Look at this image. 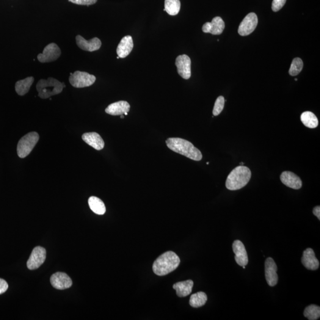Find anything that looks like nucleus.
I'll return each instance as SVG.
<instances>
[{
	"instance_id": "29",
	"label": "nucleus",
	"mask_w": 320,
	"mask_h": 320,
	"mask_svg": "<svg viewBox=\"0 0 320 320\" xmlns=\"http://www.w3.org/2000/svg\"><path fill=\"white\" fill-rule=\"evenodd\" d=\"M225 99L223 96H220L215 101L213 109V115L215 117L219 115L222 112L224 107Z\"/></svg>"
},
{
	"instance_id": "26",
	"label": "nucleus",
	"mask_w": 320,
	"mask_h": 320,
	"mask_svg": "<svg viewBox=\"0 0 320 320\" xmlns=\"http://www.w3.org/2000/svg\"><path fill=\"white\" fill-rule=\"evenodd\" d=\"M181 4L180 0H165L164 9L170 16H176L180 12Z\"/></svg>"
},
{
	"instance_id": "1",
	"label": "nucleus",
	"mask_w": 320,
	"mask_h": 320,
	"mask_svg": "<svg viewBox=\"0 0 320 320\" xmlns=\"http://www.w3.org/2000/svg\"><path fill=\"white\" fill-rule=\"evenodd\" d=\"M165 142L171 150L187 158L197 161H200L202 159L200 151L188 140L179 138H170Z\"/></svg>"
},
{
	"instance_id": "19",
	"label": "nucleus",
	"mask_w": 320,
	"mask_h": 320,
	"mask_svg": "<svg viewBox=\"0 0 320 320\" xmlns=\"http://www.w3.org/2000/svg\"><path fill=\"white\" fill-rule=\"evenodd\" d=\"M82 139L95 150L100 151L104 147V142L100 135L96 132H89L82 135Z\"/></svg>"
},
{
	"instance_id": "28",
	"label": "nucleus",
	"mask_w": 320,
	"mask_h": 320,
	"mask_svg": "<svg viewBox=\"0 0 320 320\" xmlns=\"http://www.w3.org/2000/svg\"><path fill=\"white\" fill-rule=\"evenodd\" d=\"M303 68V62L301 59L296 58L292 60L289 73L291 76L299 75Z\"/></svg>"
},
{
	"instance_id": "16",
	"label": "nucleus",
	"mask_w": 320,
	"mask_h": 320,
	"mask_svg": "<svg viewBox=\"0 0 320 320\" xmlns=\"http://www.w3.org/2000/svg\"><path fill=\"white\" fill-rule=\"evenodd\" d=\"M280 180L285 186L295 190L301 188L302 186V180L295 173L288 172H283L280 175Z\"/></svg>"
},
{
	"instance_id": "35",
	"label": "nucleus",
	"mask_w": 320,
	"mask_h": 320,
	"mask_svg": "<svg viewBox=\"0 0 320 320\" xmlns=\"http://www.w3.org/2000/svg\"><path fill=\"white\" fill-rule=\"evenodd\" d=\"M120 116H121V117H120V118H121V119H123V118H124V116H123V115H120Z\"/></svg>"
},
{
	"instance_id": "23",
	"label": "nucleus",
	"mask_w": 320,
	"mask_h": 320,
	"mask_svg": "<svg viewBox=\"0 0 320 320\" xmlns=\"http://www.w3.org/2000/svg\"><path fill=\"white\" fill-rule=\"evenodd\" d=\"M300 120L306 127L313 129L319 125V120L315 114L311 112H305L300 115Z\"/></svg>"
},
{
	"instance_id": "17",
	"label": "nucleus",
	"mask_w": 320,
	"mask_h": 320,
	"mask_svg": "<svg viewBox=\"0 0 320 320\" xmlns=\"http://www.w3.org/2000/svg\"><path fill=\"white\" fill-rule=\"evenodd\" d=\"M302 263L308 270H316L319 269L320 263L316 257L315 253L311 248H308L303 252Z\"/></svg>"
},
{
	"instance_id": "24",
	"label": "nucleus",
	"mask_w": 320,
	"mask_h": 320,
	"mask_svg": "<svg viewBox=\"0 0 320 320\" xmlns=\"http://www.w3.org/2000/svg\"><path fill=\"white\" fill-rule=\"evenodd\" d=\"M89 205L91 210L98 215H103L106 212V206L100 199L92 197L89 199Z\"/></svg>"
},
{
	"instance_id": "18",
	"label": "nucleus",
	"mask_w": 320,
	"mask_h": 320,
	"mask_svg": "<svg viewBox=\"0 0 320 320\" xmlns=\"http://www.w3.org/2000/svg\"><path fill=\"white\" fill-rule=\"evenodd\" d=\"M133 48L134 42L132 37L129 35L125 36L122 39L118 46L117 49L118 56L120 59H125L130 54Z\"/></svg>"
},
{
	"instance_id": "31",
	"label": "nucleus",
	"mask_w": 320,
	"mask_h": 320,
	"mask_svg": "<svg viewBox=\"0 0 320 320\" xmlns=\"http://www.w3.org/2000/svg\"><path fill=\"white\" fill-rule=\"evenodd\" d=\"M74 4L82 5H90L95 4L98 0H68Z\"/></svg>"
},
{
	"instance_id": "6",
	"label": "nucleus",
	"mask_w": 320,
	"mask_h": 320,
	"mask_svg": "<svg viewBox=\"0 0 320 320\" xmlns=\"http://www.w3.org/2000/svg\"><path fill=\"white\" fill-rule=\"evenodd\" d=\"M96 80V77L86 73L77 71L71 73L69 81L72 86L76 88H84L91 86L95 83Z\"/></svg>"
},
{
	"instance_id": "7",
	"label": "nucleus",
	"mask_w": 320,
	"mask_h": 320,
	"mask_svg": "<svg viewBox=\"0 0 320 320\" xmlns=\"http://www.w3.org/2000/svg\"><path fill=\"white\" fill-rule=\"evenodd\" d=\"M61 51L56 43H51L47 45L43 49L42 54L38 55L39 61L42 63L55 61L59 59Z\"/></svg>"
},
{
	"instance_id": "25",
	"label": "nucleus",
	"mask_w": 320,
	"mask_h": 320,
	"mask_svg": "<svg viewBox=\"0 0 320 320\" xmlns=\"http://www.w3.org/2000/svg\"><path fill=\"white\" fill-rule=\"evenodd\" d=\"M208 297L205 293L203 292H199L192 295L190 297L189 303L191 307L194 308H199L202 307L205 304Z\"/></svg>"
},
{
	"instance_id": "15",
	"label": "nucleus",
	"mask_w": 320,
	"mask_h": 320,
	"mask_svg": "<svg viewBox=\"0 0 320 320\" xmlns=\"http://www.w3.org/2000/svg\"><path fill=\"white\" fill-rule=\"evenodd\" d=\"M224 29V21L219 16L212 19L211 22H207L202 26V31L204 33H209L214 35L221 34Z\"/></svg>"
},
{
	"instance_id": "13",
	"label": "nucleus",
	"mask_w": 320,
	"mask_h": 320,
	"mask_svg": "<svg viewBox=\"0 0 320 320\" xmlns=\"http://www.w3.org/2000/svg\"><path fill=\"white\" fill-rule=\"evenodd\" d=\"M76 40L77 46L85 51H98L101 46V40L98 38H94L92 40H87L81 36L77 35Z\"/></svg>"
},
{
	"instance_id": "30",
	"label": "nucleus",
	"mask_w": 320,
	"mask_h": 320,
	"mask_svg": "<svg viewBox=\"0 0 320 320\" xmlns=\"http://www.w3.org/2000/svg\"><path fill=\"white\" fill-rule=\"evenodd\" d=\"M286 0H274L272 2V9L275 12L280 11L286 3Z\"/></svg>"
},
{
	"instance_id": "32",
	"label": "nucleus",
	"mask_w": 320,
	"mask_h": 320,
	"mask_svg": "<svg viewBox=\"0 0 320 320\" xmlns=\"http://www.w3.org/2000/svg\"><path fill=\"white\" fill-rule=\"evenodd\" d=\"M8 288H9V285H8L6 281L0 279V295L6 292Z\"/></svg>"
},
{
	"instance_id": "4",
	"label": "nucleus",
	"mask_w": 320,
	"mask_h": 320,
	"mask_svg": "<svg viewBox=\"0 0 320 320\" xmlns=\"http://www.w3.org/2000/svg\"><path fill=\"white\" fill-rule=\"evenodd\" d=\"M65 85L59 80L49 77L47 80L41 79L37 85L38 96L41 99H45L52 96L59 95L62 92Z\"/></svg>"
},
{
	"instance_id": "3",
	"label": "nucleus",
	"mask_w": 320,
	"mask_h": 320,
	"mask_svg": "<svg viewBox=\"0 0 320 320\" xmlns=\"http://www.w3.org/2000/svg\"><path fill=\"white\" fill-rule=\"evenodd\" d=\"M252 172L247 167L240 165L232 170L226 180V187L230 190L241 189L249 183Z\"/></svg>"
},
{
	"instance_id": "33",
	"label": "nucleus",
	"mask_w": 320,
	"mask_h": 320,
	"mask_svg": "<svg viewBox=\"0 0 320 320\" xmlns=\"http://www.w3.org/2000/svg\"><path fill=\"white\" fill-rule=\"evenodd\" d=\"M313 214L318 218L319 220H320V206H316L313 209Z\"/></svg>"
},
{
	"instance_id": "14",
	"label": "nucleus",
	"mask_w": 320,
	"mask_h": 320,
	"mask_svg": "<svg viewBox=\"0 0 320 320\" xmlns=\"http://www.w3.org/2000/svg\"><path fill=\"white\" fill-rule=\"evenodd\" d=\"M51 283L54 288L60 290H63L70 287L73 284L69 276L63 272H57L51 278Z\"/></svg>"
},
{
	"instance_id": "9",
	"label": "nucleus",
	"mask_w": 320,
	"mask_h": 320,
	"mask_svg": "<svg viewBox=\"0 0 320 320\" xmlns=\"http://www.w3.org/2000/svg\"><path fill=\"white\" fill-rule=\"evenodd\" d=\"M46 252L44 248L36 247L32 251L28 261L27 262V268L35 270L39 268L45 262Z\"/></svg>"
},
{
	"instance_id": "12",
	"label": "nucleus",
	"mask_w": 320,
	"mask_h": 320,
	"mask_svg": "<svg viewBox=\"0 0 320 320\" xmlns=\"http://www.w3.org/2000/svg\"><path fill=\"white\" fill-rule=\"evenodd\" d=\"M233 249L235 254L236 263L240 266H246L249 262V259L244 244L240 240H236L233 242Z\"/></svg>"
},
{
	"instance_id": "27",
	"label": "nucleus",
	"mask_w": 320,
	"mask_h": 320,
	"mask_svg": "<svg viewBox=\"0 0 320 320\" xmlns=\"http://www.w3.org/2000/svg\"><path fill=\"white\" fill-rule=\"evenodd\" d=\"M303 315L310 320H317L320 317V308L319 306L312 304L305 309Z\"/></svg>"
},
{
	"instance_id": "5",
	"label": "nucleus",
	"mask_w": 320,
	"mask_h": 320,
	"mask_svg": "<svg viewBox=\"0 0 320 320\" xmlns=\"http://www.w3.org/2000/svg\"><path fill=\"white\" fill-rule=\"evenodd\" d=\"M40 140V135L36 132H31L24 135L19 140L18 145V154L21 159L25 158L31 153L33 149Z\"/></svg>"
},
{
	"instance_id": "38",
	"label": "nucleus",
	"mask_w": 320,
	"mask_h": 320,
	"mask_svg": "<svg viewBox=\"0 0 320 320\" xmlns=\"http://www.w3.org/2000/svg\"><path fill=\"white\" fill-rule=\"evenodd\" d=\"M206 164H209V162H206Z\"/></svg>"
},
{
	"instance_id": "20",
	"label": "nucleus",
	"mask_w": 320,
	"mask_h": 320,
	"mask_svg": "<svg viewBox=\"0 0 320 320\" xmlns=\"http://www.w3.org/2000/svg\"><path fill=\"white\" fill-rule=\"evenodd\" d=\"M131 106L128 102L119 101L110 104L105 110L106 114L112 116L122 115L130 110Z\"/></svg>"
},
{
	"instance_id": "2",
	"label": "nucleus",
	"mask_w": 320,
	"mask_h": 320,
	"mask_svg": "<svg viewBox=\"0 0 320 320\" xmlns=\"http://www.w3.org/2000/svg\"><path fill=\"white\" fill-rule=\"evenodd\" d=\"M180 260L175 252L169 251L157 258L154 262L153 270L158 276H165L178 268Z\"/></svg>"
},
{
	"instance_id": "21",
	"label": "nucleus",
	"mask_w": 320,
	"mask_h": 320,
	"mask_svg": "<svg viewBox=\"0 0 320 320\" xmlns=\"http://www.w3.org/2000/svg\"><path fill=\"white\" fill-rule=\"evenodd\" d=\"M194 282L192 280H187L174 284L173 288L179 297H185L191 294Z\"/></svg>"
},
{
	"instance_id": "8",
	"label": "nucleus",
	"mask_w": 320,
	"mask_h": 320,
	"mask_svg": "<svg viewBox=\"0 0 320 320\" xmlns=\"http://www.w3.org/2000/svg\"><path fill=\"white\" fill-rule=\"evenodd\" d=\"M258 18L255 13H250L245 16L239 27V35L245 37L252 34L258 26Z\"/></svg>"
},
{
	"instance_id": "36",
	"label": "nucleus",
	"mask_w": 320,
	"mask_h": 320,
	"mask_svg": "<svg viewBox=\"0 0 320 320\" xmlns=\"http://www.w3.org/2000/svg\"><path fill=\"white\" fill-rule=\"evenodd\" d=\"M124 115H128V113H125V114H124Z\"/></svg>"
},
{
	"instance_id": "10",
	"label": "nucleus",
	"mask_w": 320,
	"mask_h": 320,
	"mask_svg": "<svg viewBox=\"0 0 320 320\" xmlns=\"http://www.w3.org/2000/svg\"><path fill=\"white\" fill-rule=\"evenodd\" d=\"M178 73L182 78L188 80L191 77V60L187 55H179L176 60Z\"/></svg>"
},
{
	"instance_id": "11",
	"label": "nucleus",
	"mask_w": 320,
	"mask_h": 320,
	"mask_svg": "<svg viewBox=\"0 0 320 320\" xmlns=\"http://www.w3.org/2000/svg\"><path fill=\"white\" fill-rule=\"evenodd\" d=\"M278 267L274 259L269 258L265 261V278L270 286L277 285L278 282Z\"/></svg>"
},
{
	"instance_id": "22",
	"label": "nucleus",
	"mask_w": 320,
	"mask_h": 320,
	"mask_svg": "<svg viewBox=\"0 0 320 320\" xmlns=\"http://www.w3.org/2000/svg\"><path fill=\"white\" fill-rule=\"evenodd\" d=\"M34 78L33 77H27L24 80H20L16 83L15 89L19 95L24 96L29 92L32 85L34 83Z\"/></svg>"
},
{
	"instance_id": "37",
	"label": "nucleus",
	"mask_w": 320,
	"mask_h": 320,
	"mask_svg": "<svg viewBox=\"0 0 320 320\" xmlns=\"http://www.w3.org/2000/svg\"><path fill=\"white\" fill-rule=\"evenodd\" d=\"M242 268H243L244 269H245V266H242Z\"/></svg>"
},
{
	"instance_id": "34",
	"label": "nucleus",
	"mask_w": 320,
	"mask_h": 320,
	"mask_svg": "<svg viewBox=\"0 0 320 320\" xmlns=\"http://www.w3.org/2000/svg\"><path fill=\"white\" fill-rule=\"evenodd\" d=\"M240 164L242 165H244V162H240Z\"/></svg>"
}]
</instances>
